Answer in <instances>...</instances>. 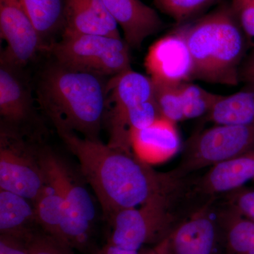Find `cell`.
<instances>
[{
    "mask_svg": "<svg viewBox=\"0 0 254 254\" xmlns=\"http://www.w3.org/2000/svg\"><path fill=\"white\" fill-rule=\"evenodd\" d=\"M180 92L185 120L208 115L222 97L190 81L180 84Z\"/></svg>",
    "mask_w": 254,
    "mask_h": 254,
    "instance_id": "603a6c76",
    "label": "cell"
},
{
    "mask_svg": "<svg viewBox=\"0 0 254 254\" xmlns=\"http://www.w3.org/2000/svg\"><path fill=\"white\" fill-rule=\"evenodd\" d=\"M58 134L77 158L79 171L108 222L119 212L141 206L181 182L173 172L155 171L132 150L112 148L101 140L88 139L72 132Z\"/></svg>",
    "mask_w": 254,
    "mask_h": 254,
    "instance_id": "6da1fadb",
    "label": "cell"
},
{
    "mask_svg": "<svg viewBox=\"0 0 254 254\" xmlns=\"http://www.w3.org/2000/svg\"><path fill=\"white\" fill-rule=\"evenodd\" d=\"M254 180V150L214 165L202 178L200 187L207 193L233 191Z\"/></svg>",
    "mask_w": 254,
    "mask_h": 254,
    "instance_id": "ac0fdd59",
    "label": "cell"
},
{
    "mask_svg": "<svg viewBox=\"0 0 254 254\" xmlns=\"http://www.w3.org/2000/svg\"><path fill=\"white\" fill-rule=\"evenodd\" d=\"M41 37L46 51L64 24V0H19Z\"/></svg>",
    "mask_w": 254,
    "mask_h": 254,
    "instance_id": "d6986e66",
    "label": "cell"
},
{
    "mask_svg": "<svg viewBox=\"0 0 254 254\" xmlns=\"http://www.w3.org/2000/svg\"><path fill=\"white\" fill-rule=\"evenodd\" d=\"M222 231L220 222L202 207L180 222L154 250L157 254H217Z\"/></svg>",
    "mask_w": 254,
    "mask_h": 254,
    "instance_id": "8fae6325",
    "label": "cell"
},
{
    "mask_svg": "<svg viewBox=\"0 0 254 254\" xmlns=\"http://www.w3.org/2000/svg\"><path fill=\"white\" fill-rule=\"evenodd\" d=\"M228 254H254V222L232 206L218 217Z\"/></svg>",
    "mask_w": 254,
    "mask_h": 254,
    "instance_id": "44dd1931",
    "label": "cell"
},
{
    "mask_svg": "<svg viewBox=\"0 0 254 254\" xmlns=\"http://www.w3.org/2000/svg\"><path fill=\"white\" fill-rule=\"evenodd\" d=\"M230 4L247 41L252 44L254 41V0H232Z\"/></svg>",
    "mask_w": 254,
    "mask_h": 254,
    "instance_id": "4316f807",
    "label": "cell"
},
{
    "mask_svg": "<svg viewBox=\"0 0 254 254\" xmlns=\"http://www.w3.org/2000/svg\"><path fill=\"white\" fill-rule=\"evenodd\" d=\"M218 0H154L157 9L179 24H185Z\"/></svg>",
    "mask_w": 254,
    "mask_h": 254,
    "instance_id": "d4e9b609",
    "label": "cell"
},
{
    "mask_svg": "<svg viewBox=\"0 0 254 254\" xmlns=\"http://www.w3.org/2000/svg\"><path fill=\"white\" fill-rule=\"evenodd\" d=\"M154 84V99L163 118L174 123L185 120L180 84L157 83Z\"/></svg>",
    "mask_w": 254,
    "mask_h": 254,
    "instance_id": "cb8c5ba5",
    "label": "cell"
},
{
    "mask_svg": "<svg viewBox=\"0 0 254 254\" xmlns=\"http://www.w3.org/2000/svg\"><path fill=\"white\" fill-rule=\"evenodd\" d=\"M43 141L0 125V190L36 203L49 186L42 160Z\"/></svg>",
    "mask_w": 254,
    "mask_h": 254,
    "instance_id": "8992f818",
    "label": "cell"
},
{
    "mask_svg": "<svg viewBox=\"0 0 254 254\" xmlns=\"http://www.w3.org/2000/svg\"><path fill=\"white\" fill-rule=\"evenodd\" d=\"M30 254H73L71 247L64 245L41 229L28 242Z\"/></svg>",
    "mask_w": 254,
    "mask_h": 254,
    "instance_id": "484cf974",
    "label": "cell"
},
{
    "mask_svg": "<svg viewBox=\"0 0 254 254\" xmlns=\"http://www.w3.org/2000/svg\"><path fill=\"white\" fill-rule=\"evenodd\" d=\"M154 98V84L149 76L132 68L112 76L107 84L105 125L116 120L132 107Z\"/></svg>",
    "mask_w": 254,
    "mask_h": 254,
    "instance_id": "5bb4252c",
    "label": "cell"
},
{
    "mask_svg": "<svg viewBox=\"0 0 254 254\" xmlns=\"http://www.w3.org/2000/svg\"><path fill=\"white\" fill-rule=\"evenodd\" d=\"M34 205L37 221L41 230L68 246L63 231L64 200L58 189L49 183V186Z\"/></svg>",
    "mask_w": 254,
    "mask_h": 254,
    "instance_id": "7402d4cb",
    "label": "cell"
},
{
    "mask_svg": "<svg viewBox=\"0 0 254 254\" xmlns=\"http://www.w3.org/2000/svg\"><path fill=\"white\" fill-rule=\"evenodd\" d=\"M108 12L123 29L128 46L139 49L148 37L163 29V20L141 0H103Z\"/></svg>",
    "mask_w": 254,
    "mask_h": 254,
    "instance_id": "4fadbf2b",
    "label": "cell"
},
{
    "mask_svg": "<svg viewBox=\"0 0 254 254\" xmlns=\"http://www.w3.org/2000/svg\"><path fill=\"white\" fill-rule=\"evenodd\" d=\"M39 229L34 203L12 192L0 190V235L28 242Z\"/></svg>",
    "mask_w": 254,
    "mask_h": 254,
    "instance_id": "e0dca14e",
    "label": "cell"
},
{
    "mask_svg": "<svg viewBox=\"0 0 254 254\" xmlns=\"http://www.w3.org/2000/svg\"><path fill=\"white\" fill-rule=\"evenodd\" d=\"M232 197V205L242 215L254 222V190H235Z\"/></svg>",
    "mask_w": 254,
    "mask_h": 254,
    "instance_id": "83f0119b",
    "label": "cell"
},
{
    "mask_svg": "<svg viewBox=\"0 0 254 254\" xmlns=\"http://www.w3.org/2000/svg\"><path fill=\"white\" fill-rule=\"evenodd\" d=\"M207 118L216 125H254V84L222 95Z\"/></svg>",
    "mask_w": 254,
    "mask_h": 254,
    "instance_id": "ffe728a7",
    "label": "cell"
},
{
    "mask_svg": "<svg viewBox=\"0 0 254 254\" xmlns=\"http://www.w3.org/2000/svg\"><path fill=\"white\" fill-rule=\"evenodd\" d=\"M23 68L0 58V125L43 141L44 125L37 113Z\"/></svg>",
    "mask_w": 254,
    "mask_h": 254,
    "instance_id": "9c48e42d",
    "label": "cell"
},
{
    "mask_svg": "<svg viewBox=\"0 0 254 254\" xmlns=\"http://www.w3.org/2000/svg\"><path fill=\"white\" fill-rule=\"evenodd\" d=\"M130 47L122 38L103 35H62L48 52L73 69L108 77L131 67Z\"/></svg>",
    "mask_w": 254,
    "mask_h": 254,
    "instance_id": "52a82bcc",
    "label": "cell"
},
{
    "mask_svg": "<svg viewBox=\"0 0 254 254\" xmlns=\"http://www.w3.org/2000/svg\"><path fill=\"white\" fill-rule=\"evenodd\" d=\"M103 0H64L62 35L94 34L122 38Z\"/></svg>",
    "mask_w": 254,
    "mask_h": 254,
    "instance_id": "9a60e30c",
    "label": "cell"
},
{
    "mask_svg": "<svg viewBox=\"0 0 254 254\" xmlns=\"http://www.w3.org/2000/svg\"><path fill=\"white\" fill-rule=\"evenodd\" d=\"M144 65L153 82L180 84L192 80L193 62L181 26L150 47Z\"/></svg>",
    "mask_w": 254,
    "mask_h": 254,
    "instance_id": "7c38bea8",
    "label": "cell"
},
{
    "mask_svg": "<svg viewBox=\"0 0 254 254\" xmlns=\"http://www.w3.org/2000/svg\"><path fill=\"white\" fill-rule=\"evenodd\" d=\"M175 124L161 118L153 125L131 132L132 151L148 165L166 161L180 149V137Z\"/></svg>",
    "mask_w": 254,
    "mask_h": 254,
    "instance_id": "2e32d148",
    "label": "cell"
},
{
    "mask_svg": "<svg viewBox=\"0 0 254 254\" xmlns=\"http://www.w3.org/2000/svg\"><path fill=\"white\" fill-rule=\"evenodd\" d=\"M193 62L192 79L235 86L246 56L247 39L232 12L223 4L193 23L181 25Z\"/></svg>",
    "mask_w": 254,
    "mask_h": 254,
    "instance_id": "3957f363",
    "label": "cell"
},
{
    "mask_svg": "<svg viewBox=\"0 0 254 254\" xmlns=\"http://www.w3.org/2000/svg\"><path fill=\"white\" fill-rule=\"evenodd\" d=\"M41 157L48 182L56 187L64 200L63 231L72 250H90L96 223V208L88 184L70 164L51 147L42 143Z\"/></svg>",
    "mask_w": 254,
    "mask_h": 254,
    "instance_id": "277c9868",
    "label": "cell"
},
{
    "mask_svg": "<svg viewBox=\"0 0 254 254\" xmlns=\"http://www.w3.org/2000/svg\"><path fill=\"white\" fill-rule=\"evenodd\" d=\"M0 254H30L27 241L0 235Z\"/></svg>",
    "mask_w": 254,
    "mask_h": 254,
    "instance_id": "f1b7e54d",
    "label": "cell"
},
{
    "mask_svg": "<svg viewBox=\"0 0 254 254\" xmlns=\"http://www.w3.org/2000/svg\"><path fill=\"white\" fill-rule=\"evenodd\" d=\"M180 182L173 190L155 197L139 208L126 209L117 213L108 222L111 227L108 242L133 251H140L145 245L155 247L160 244L181 222L173 213V203L181 194Z\"/></svg>",
    "mask_w": 254,
    "mask_h": 254,
    "instance_id": "5b68a950",
    "label": "cell"
},
{
    "mask_svg": "<svg viewBox=\"0 0 254 254\" xmlns=\"http://www.w3.org/2000/svg\"><path fill=\"white\" fill-rule=\"evenodd\" d=\"M254 150V125H216L193 137L184 152L176 176L213 167Z\"/></svg>",
    "mask_w": 254,
    "mask_h": 254,
    "instance_id": "ba28073f",
    "label": "cell"
},
{
    "mask_svg": "<svg viewBox=\"0 0 254 254\" xmlns=\"http://www.w3.org/2000/svg\"><path fill=\"white\" fill-rule=\"evenodd\" d=\"M106 77L78 71L54 60L43 70L36 100L57 133L100 140L107 110Z\"/></svg>",
    "mask_w": 254,
    "mask_h": 254,
    "instance_id": "7a4b0ae2",
    "label": "cell"
},
{
    "mask_svg": "<svg viewBox=\"0 0 254 254\" xmlns=\"http://www.w3.org/2000/svg\"><path fill=\"white\" fill-rule=\"evenodd\" d=\"M240 81L254 84V48L246 55L240 68Z\"/></svg>",
    "mask_w": 254,
    "mask_h": 254,
    "instance_id": "f546056e",
    "label": "cell"
},
{
    "mask_svg": "<svg viewBox=\"0 0 254 254\" xmlns=\"http://www.w3.org/2000/svg\"><path fill=\"white\" fill-rule=\"evenodd\" d=\"M251 46H252V48H254V41L252 42V44H251Z\"/></svg>",
    "mask_w": 254,
    "mask_h": 254,
    "instance_id": "4dcf8cb0",
    "label": "cell"
},
{
    "mask_svg": "<svg viewBox=\"0 0 254 254\" xmlns=\"http://www.w3.org/2000/svg\"><path fill=\"white\" fill-rule=\"evenodd\" d=\"M0 36L6 43L1 57L23 68L46 51L33 21L19 0H0Z\"/></svg>",
    "mask_w": 254,
    "mask_h": 254,
    "instance_id": "30bf717a",
    "label": "cell"
}]
</instances>
